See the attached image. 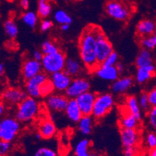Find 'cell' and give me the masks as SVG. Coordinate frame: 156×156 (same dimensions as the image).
<instances>
[{
    "mask_svg": "<svg viewBox=\"0 0 156 156\" xmlns=\"http://www.w3.org/2000/svg\"><path fill=\"white\" fill-rule=\"evenodd\" d=\"M147 156H156V149L154 148V149H150L148 153H147Z\"/></svg>",
    "mask_w": 156,
    "mask_h": 156,
    "instance_id": "cell-49",
    "label": "cell"
},
{
    "mask_svg": "<svg viewBox=\"0 0 156 156\" xmlns=\"http://www.w3.org/2000/svg\"><path fill=\"white\" fill-rule=\"evenodd\" d=\"M53 22L51 20H48V18L43 19L40 24V30L41 32H47V31L50 30L53 27Z\"/></svg>",
    "mask_w": 156,
    "mask_h": 156,
    "instance_id": "cell-40",
    "label": "cell"
},
{
    "mask_svg": "<svg viewBox=\"0 0 156 156\" xmlns=\"http://www.w3.org/2000/svg\"><path fill=\"white\" fill-rule=\"evenodd\" d=\"M154 74H155V66L154 64L146 67L137 68L135 75V80L138 84H144L154 77Z\"/></svg>",
    "mask_w": 156,
    "mask_h": 156,
    "instance_id": "cell-20",
    "label": "cell"
},
{
    "mask_svg": "<svg viewBox=\"0 0 156 156\" xmlns=\"http://www.w3.org/2000/svg\"><path fill=\"white\" fill-rule=\"evenodd\" d=\"M118 54L117 52L113 51L105 59V61L102 64H103L105 65H109V66H115L116 64L118 62Z\"/></svg>",
    "mask_w": 156,
    "mask_h": 156,
    "instance_id": "cell-39",
    "label": "cell"
},
{
    "mask_svg": "<svg viewBox=\"0 0 156 156\" xmlns=\"http://www.w3.org/2000/svg\"><path fill=\"white\" fill-rule=\"evenodd\" d=\"M54 91H55V89H54L53 85H52L50 79H48V80L45 81L40 88L41 97H48L50 95H51L52 93H54Z\"/></svg>",
    "mask_w": 156,
    "mask_h": 156,
    "instance_id": "cell-34",
    "label": "cell"
},
{
    "mask_svg": "<svg viewBox=\"0 0 156 156\" xmlns=\"http://www.w3.org/2000/svg\"><path fill=\"white\" fill-rule=\"evenodd\" d=\"M37 132L41 134V138L51 139L56 134L57 127L53 120L45 117L39 122L37 125Z\"/></svg>",
    "mask_w": 156,
    "mask_h": 156,
    "instance_id": "cell-17",
    "label": "cell"
},
{
    "mask_svg": "<svg viewBox=\"0 0 156 156\" xmlns=\"http://www.w3.org/2000/svg\"><path fill=\"white\" fill-rule=\"evenodd\" d=\"M66 58H67L65 54L60 50L55 53L44 55L41 62L42 70L48 75H52L55 72L63 71Z\"/></svg>",
    "mask_w": 156,
    "mask_h": 156,
    "instance_id": "cell-4",
    "label": "cell"
},
{
    "mask_svg": "<svg viewBox=\"0 0 156 156\" xmlns=\"http://www.w3.org/2000/svg\"><path fill=\"white\" fill-rule=\"evenodd\" d=\"M20 130V123L14 117H3L0 120V141L12 142Z\"/></svg>",
    "mask_w": 156,
    "mask_h": 156,
    "instance_id": "cell-5",
    "label": "cell"
},
{
    "mask_svg": "<svg viewBox=\"0 0 156 156\" xmlns=\"http://www.w3.org/2000/svg\"><path fill=\"white\" fill-rule=\"evenodd\" d=\"M77 124L79 131L84 135L87 136L92 133L94 119L92 116H83Z\"/></svg>",
    "mask_w": 156,
    "mask_h": 156,
    "instance_id": "cell-27",
    "label": "cell"
},
{
    "mask_svg": "<svg viewBox=\"0 0 156 156\" xmlns=\"http://www.w3.org/2000/svg\"><path fill=\"white\" fill-rule=\"evenodd\" d=\"M27 96L26 92L19 88H8L2 93V99L7 103L18 104Z\"/></svg>",
    "mask_w": 156,
    "mask_h": 156,
    "instance_id": "cell-16",
    "label": "cell"
},
{
    "mask_svg": "<svg viewBox=\"0 0 156 156\" xmlns=\"http://www.w3.org/2000/svg\"><path fill=\"white\" fill-rule=\"evenodd\" d=\"M106 14L118 21H126L130 16V10L128 7L118 0H109L105 5Z\"/></svg>",
    "mask_w": 156,
    "mask_h": 156,
    "instance_id": "cell-7",
    "label": "cell"
},
{
    "mask_svg": "<svg viewBox=\"0 0 156 156\" xmlns=\"http://www.w3.org/2000/svg\"><path fill=\"white\" fill-rule=\"evenodd\" d=\"M35 137H36V139H37V140H40V139H41V134H39V133H37L36 134H35Z\"/></svg>",
    "mask_w": 156,
    "mask_h": 156,
    "instance_id": "cell-51",
    "label": "cell"
},
{
    "mask_svg": "<svg viewBox=\"0 0 156 156\" xmlns=\"http://www.w3.org/2000/svg\"><path fill=\"white\" fill-rule=\"evenodd\" d=\"M0 156H5V155H3V154H0Z\"/></svg>",
    "mask_w": 156,
    "mask_h": 156,
    "instance_id": "cell-53",
    "label": "cell"
},
{
    "mask_svg": "<svg viewBox=\"0 0 156 156\" xmlns=\"http://www.w3.org/2000/svg\"><path fill=\"white\" fill-rule=\"evenodd\" d=\"M147 120L150 127L153 129L156 128V106L151 107L147 111Z\"/></svg>",
    "mask_w": 156,
    "mask_h": 156,
    "instance_id": "cell-38",
    "label": "cell"
},
{
    "mask_svg": "<svg viewBox=\"0 0 156 156\" xmlns=\"http://www.w3.org/2000/svg\"><path fill=\"white\" fill-rule=\"evenodd\" d=\"M91 87L90 83L84 77H76L72 79L69 87L65 90V96L70 99H76L81 94L89 91Z\"/></svg>",
    "mask_w": 156,
    "mask_h": 156,
    "instance_id": "cell-8",
    "label": "cell"
},
{
    "mask_svg": "<svg viewBox=\"0 0 156 156\" xmlns=\"http://www.w3.org/2000/svg\"><path fill=\"white\" fill-rule=\"evenodd\" d=\"M52 6L48 0H38L37 16L41 19H47L51 14Z\"/></svg>",
    "mask_w": 156,
    "mask_h": 156,
    "instance_id": "cell-28",
    "label": "cell"
},
{
    "mask_svg": "<svg viewBox=\"0 0 156 156\" xmlns=\"http://www.w3.org/2000/svg\"><path fill=\"white\" fill-rule=\"evenodd\" d=\"M3 28L5 34L11 39H15L19 33L17 24L12 19H8L3 24Z\"/></svg>",
    "mask_w": 156,
    "mask_h": 156,
    "instance_id": "cell-29",
    "label": "cell"
},
{
    "mask_svg": "<svg viewBox=\"0 0 156 156\" xmlns=\"http://www.w3.org/2000/svg\"><path fill=\"white\" fill-rule=\"evenodd\" d=\"M154 63L153 55L151 51L146 49H141L137 54V56L135 60V65L137 68H143L151 65Z\"/></svg>",
    "mask_w": 156,
    "mask_h": 156,
    "instance_id": "cell-26",
    "label": "cell"
},
{
    "mask_svg": "<svg viewBox=\"0 0 156 156\" xmlns=\"http://www.w3.org/2000/svg\"><path fill=\"white\" fill-rule=\"evenodd\" d=\"M42 72L41 63L33 58H27L23 62L21 74L25 81L31 79Z\"/></svg>",
    "mask_w": 156,
    "mask_h": 156,
    "instance_id": "cell-12",
    "label": "cell"
},
{
    "mask_svg": "<svg viewBox=\"0 0 156 156\" xmlns=\"http://www.w3.org/2000/svg\"><path fill=\"white\" fill-rule=\"evenodd\" d=\"M147 100L151 107H154L156 106V89H151L148 93H147Z\"/></svg>",
    "mask_w": 156,
    "mask_h": 156,
    "instance_id": "cell-42",
    "label": "cell"
},
{
    "mask_svg": "<svg viewBox=\"0 0 156 156\" xmlns=\"http://www.w3.org/2000/svg\"><path fill=\"white\" fill-rule=\"evenodd\" d=\"M136 31L140 37L153 35L155 32V23L150 19H144L137 23Z\"/></svg>",
    "mask_w": 156,
    "mask_h": 156,
    "instance_id": "cell-22",
    "label": "cell"
},
{
    "mask_svg": "<svg viewBox=\"0 0 156 156\" xmlns=\"http://www.w3.org/2000/svg\"><path fill=\"white\" fill-rule=\"evenodd\" d=\"M75 1H77V2H80V1H83V0H75Z\"/></svg>",
    "mask_w": 156,
    "mask_h": 156,
    "instance_id": "cell-52",
    "label": "cell"
},
{
    "mask_svg": "<svg viewBox=\"0 0 156 156\" xmlns=\"http://www.w3.org/2000/svg\"><path fill=\"white\" fill-rule=\"evenodd\" d=\"M123 153H124V156H137V147H124V151H123Z\"/></svg>",
    "mask_w": 156,
    "mask_h": 156,
    "instance_id": "cell-43",
    "label": "cell"
},
{
    "mask_svg": "<svg viewBox=\"0 0 156 156\" xmlns=\"http://www.w3.org/2000/svg\"><path fill=\"white\" fill-rule=\"evenodd\" d=\"M69 98L61 93H52L47 97L46 105L48 108L55 113L65 112L69 103Z\"/></svg>",
    "mask_w": 156,
    "mask_h": 156,
    "instance_id": "cell-11",
    "label": "cell"
},
{
    "mask_svg": "<svg viewBox=\"0 0 156 156\" xmlns=\"http://www.w3.org/2000/svg\"><path fill=\"white\" fill-rule=\"evenodd\" d=\"M70 24H62L61 25V30L63 31H68L69 30Z\"/></svg>",
    "mask_w": 156,
    "mask_h": 156,
    "instance_id": "cell-48",
    "label": "cell"
},
{
    "mask_svg": "<svg viewBox=\"0 0 156 156\" xmlns=\"http://www.w3.org/2000/svg\"><path fill=\"white\" fill-rule=\"evenodd\" d=\"M4 113H5V105L3 103H0V120L3 118Z\"/></svg>",
    "mask_w": 156,
    "mask_h": 156,
    "instance_id": "cell-47",
    "label": "cell"
},
{
    "mask_svg": "<svg viewBox=\"0 0 156 156\" xmlns=\"http://www.w3.org/2000/svg\"><path fill=\"white\" fill-rule=\"evenodd\" d=\"M125 107L131 114H133L139 121L142 118V113L138 104V100L135 96H128L125 99Z\"/></svg>",
    "mask_w": 156,
    "mask_h": 156,
    "instance_id": "cell-25",
    "label": "cell"
},
{
    "mask_svg": "<svg viewBox=\"0 0 156 156\" xmlns=\"http://www.w3.org/2000/svg\"><path fill=\"white\" fill-rule=\"evenodd\" d=\"M120 128L128 129H138L140 121L131 114L124 106V109L121 110L120 117L119 120Z\"/></svg>",
    "mask_w": 156,
    "mask_h": 156,
    "instance_id": "cell-19",
    "label": "cell"
},
{
    "mask_svg": "<svg viewBox=\"0 0 156 156\" xmlns=\"http://www.w3.org/2000/svg\"><path fill=\"white\" fill-rule=\"evenodd\" d=\"M65 113L68 118L73 123H78L81 117H83L77 102L75 99L69 100V103L65 110Z\"/></svg>",
    "mask_w": 156,
    "mask_h": 156,
    "instance_id": "cell-23",
    "label": "cell"
},
{
    "mask_svg": "<svg viewBox=\"0 0 156 156\" xmlns=\"http://www.w3.org/2000/svg\"><path fill=\"white\" fill-rule=\"evenodd\" d=\"M115 68L117 69V72H118L119 74L123 73V72H124V66L123 65V64L120 63V62H117V63L116 64V65H115Z\"/></svg>",
    "mask_w": 156,
    "mask_h": 156,
    "instance_id": "cell-46",
    "label": "cell"
},
{
    "mask_svg": "<svg viewBox=\"0 0 156 156\" xmlns=\"http://www.w3.org/2000/svg\"><path fill=\"white\" fill-rule=\"evenodd\" d=\"M134 80L130 76L118 78L111 85L112 93L116 95H121L127 93L132 87Z\"/></svg>",
    "mask_w": 156,
    "mask_h": 156,
    "instance_id": "cell-18",
    "label": "cell"
},
{
    "mask_svg": "<svg viewBox=\"0 0 156 156\" xmlns=\"http://www.w3.org/2000/svg\"><path fill=\"white\" fill-rule=\"evenodd\" d=\"M43 57L44 55L41 51V50H35L34 53H33V59H34V60L37 61V62H41Z\"/></svg>",
    "mask_w": 156,
    "mask_h": 156,
    "instance_id": "cell-44",
    "label": "cell"
},
{
    "mask_svg": "<svg viewBox=\"0 0 156 156\" xmlns=\"http://www.w3.org/2000/svg\"><path fill=\"white\" fill-rule=\"evenodd\" d=\"M20 5L23 9L27 10L30 7V1L29 0H20Z\"/></svg>",
    "mask_w": 156,
    "mask_h": 156,
    "instance_id": "cell-45",
    "label": "cell"
},
{
    "mask_svg": "<svg viewBox=\"0 0 156 156\" xmlns=\"http://www.w3.org/2000/svg\"><path fill=\"white\" fill-rule=\"evenodd\" d=\"M120 140L124 147H137L140 142L138 129L120 128Z\"/></svg>",
    "mask_w": 156,
    "mask_h": 156,
    "instance_id": "cell-13",
    "label": "cell"
},
{
    "mask_svg": "<svg viewBox=\"0 0 156 156\" xmlns=\"http://www.w3.org/2000/svg\"><path fill=\"white\" fill-rule=\"evenodd\" d=\"M145 144L150 149H154L156 147V134L154 132H149L145 138Z\"/></svg>",
    "mask_w": 156,
    "mask_h": 156,
    "instance_id": "cell-37",
    "label": "cell"
},
{
    "mask_svg": "<svg viewBox=\"0 0 156 156\" xmlns=\"http://www.w3.org/2000/svg\"><path fill=\"white\" fill-rule=\"evenodd\" d=\"M49 79L51 82L55 90L59 93H65L72 82V77L64 70L51 75V78Z\"/></svg>",
    "mask_w": 156,
    "mask_h": 156,
    "instance_id": "cell-14",
    "label": "cell"
},
{
    "mask_svg": "<svg viewBox=\"0 0 156 156\" xmlns=\"http://www.w3.org/2000/svg\"><path fill=\"white\" fill-rule=\"evenodd\" d=\"M83 70V66L80 61L74 58H69L65 61L64 71L71 77H79Z\"/></svg>",
    "mask_w": 156,
    "mask_h": 156,
    "instance_id": "cell-21",
    "label": "cell"
},
{
    "mask_svg": "<svg viewBox=\"0 0 156 156\" xmlns=\"http://www.w3.org/2000/svg\"><path fill=\"white\" fill-rule=\"evenodd\" d=\"M96 96V93L88 91L75 99L77 102L83 116H91Z\"/></svg>",
    "mask_w": 156,
    "mask_h": 156,
    "instance_id": "cell-10",
    "label": "cell"
},
{
    "mask_svg": "<svg viewBox=\"0 0 156 156\" xmlns=\"http://www.w3.org/2000/svg\"><path fill=\"white\" fill-rule=\"evenodd\" d=\"M21 19H22L23 23L31 29L36 27L37 24L38 23L37 14L36 12H33V11H27L24 13H23Z\"/></svg>",
    "mask_w": 156,
    "mask_h": 156,
    "instance_id": "cell-30",
    "label": "cell"
},
{
    "mask_svg": "<svg viewBox=\"0 0 156 156\" xmlns=\"http://www.w3.org/2000/svg\"><path fill=\"white\" fill-rule=\"evenodd\" d=\"M54 19L59 24H71L72 23V19L71 16L67 12L59 9L57 10L54 14Z\"/></svg>",
    "mask_w": 156,
    "mask_h": 156,
    "instance_id": "cell-31",
    "label": "cell"
},
{
    "mask_svg": "<svg viewBox=\"0 0 156 156\" xmlns=\"http://www.w3.org/2000/svg\"><path fill=\"white\" fill-rule=\"evenodd\" d=\"M11 148H12L11 142L0 141V154H3V155H6L10 151Z\"/></svg>",
    "mask_w": 156,
    "mask_h": 156,
    "instance_id": "cell-41",
    "label": "cell"
},
{
    "mask_svg": "<svg viewBox=\"0 0 156 156\" xmlns=\"http://www.w3.org/2000/svg\"><path fill=\"white\" fill-rule=\"evenodd\" d=\"M137 100H138L139 106H140V108H141V110L148 111L149 109L151 108L149 103H148V100H147V93H141V95L139 96V99H137Z\"/></svg>",
    "mask_w": 156,
    "mask_h": 156,
    "instance_id": "cell-36",
    "label": "cell"
},
{
    "mask_svg": "<svg viewBox=\"0 0 156 156\" xmlns=\"http://www.w3.org/2000/svg\"><path fill=\"white\" fill-rule=\"evenodd\" d=\"M96 56L99 65L103 63L105 59L113 51L111 42L105 35L101 28L96 26Z\"/></svg>",
    "mask_w": 156,
    "mask_h": 156,
    "instance_id": "cell-6",
    "label": "cell"
},
{
    "mask_svg": "<svg viewBox=\"0 0 156 156\" xmlns=\"http://www.w3.org/2000/svg\"><path fill=\"white\" fill-rule=\"evenodd\" d=\"M76 156H100L91 151V141L87 138H83L76 144L75 147Z\"/></svg>",
    "mask_w": 156,
    "mask_h": 156,
    "instance_id": "cell-24",
    "label": "cell"
},
{
    "mask_svg": "<svg viewBox=\"0 0 156 156\" xmlns=\"http://www.w3.org/2000/svg\"><path fill=\"white\" fill-rule=\"evenodd\" d=\"M96 26L89 25L85 28L79 39V52L85 69L93 73L99 66L96 56Z\"/></svg>",
    "mask_w": 156,
    "mask_h": 156,
    "instance_id": "cell-1",
    "label": "cell"
},
{
    "mask_svg": "<svg viewBox=\"0 0 156 156\" xmlns=\"http://www.w3.org/2000/svg\"><path fill=\"white\" fill-rule=\"evenodd\" d=\"M65 1H66V2H69V0H65Z\"/></svg>",
    "mask_w": 156,
    "mask_h": 156,
    "instance_id": "cell-54",
    "label": "cell"
},
{
    "mask_svg": "<svg viewBox=\"0 0 156 156\" xmlns=\"http://www.w3.org/2000/svg\"><path fill=\"white\" fill-rule=\"evenodd\" d=\"M34 156H58L56 151L48 147H41L35 151Z\"/></svg>",
    "mask_w": 156,
    "mask_h": 156,
    "instance_id": "cell-35",
    "label": "cell"
},
{
    "mask_svg": "<svg viewBox=\"0 0 156 156\" xmlns=\"http://www.w3.org/2000/svg\"><path fill=\"white\" fill-rule=\"evenodd\" d=\"M40 110L37 99L27 96L17 104L16 119L20 123H28L35 119Z\"/></svg>",
    "mask_w": 156,
    "mask_h": 156,
    "instance_id": "cell-2",
    "label": "cell"
},
{
    "mask_svg": "<svg viewBox=\"0 0 156 156\" xmlns=\"http://www.w3.org/2000/svg\"><path fill=\"white\" fill-rule=\"evenodd\" d=\"M114 104V98L111 93H104L96 94L91 116L96 120H102L110 113Z\"/></svg>",
    "mask_w": 156,
    "mask_h": 156,
    "instance_id": "cell-3",
    "label": "cell"
},
{
    "mask_svg": "<svg viewBox=\"0 0 156 156\" xmlns=\"http://www.w3.org/2000/svg\"><path fill=\"white\" fill-rule=\"evenodd\" d=\"M48 79V77L47 74L41 72L31 79L27 80L25 83V92L27 96L34 99H39L41 97L40 88Z\"/></svg>",
    "mask_w": 156,
    "mask_h": 156,
    "instance_id": "cell-9",
    "label": "cell"
},
{
    "mask_svg": "<svg viewBox=\"0 0 156 156\" xmlns=\"http://www.w3.org/2000/svg\"><path fill=\"white\" fill-rule=\"evenodd\" d=\"M93 73L96 74L98 78L106 82H114L120 76L115 66H109L103 64H100Z\"/></svg>",
    "mask_w": 156,
    "mask_h": 156,
    "instance_id": "cell-15",
    "label": "cell"
},
{
    "mask_svg": "<svg viewBox=\"0 0 156 156\" xmlns=\"http://www.w3.org/2000/svg\"><path fill=\"white\" fill-rule=\"evenodd\" d=\"M5 72V67H4V65L2 63H0V76H2Z\"/></svg>",
    "mask_w": 156,
    "mask_h": 156,
    "instance_id": "cell-50",
    "label": "cell"
},
{
    "mask_svg": "<svg viewBox=\"0 0 156 156\" xmlns=\"http://www.w3.org/2000/svg\"><path fill=\"white\" fill-rule=\"evenodd\" d=\"M140 44L144 49L148 51L154 50L156 47V36L155 34L141 37Z\"/></svg>",
    "mask_w": 156,
    "mask_h": 156,
    "instance_id": "cell-32",
    "label": "cell"
},
{
    "mask_svg": "<svg viewBox=\"0 0 156 156\" xmlns=\"http://www.w3.org/2000/svg\"><path fill=\"white\" fill-rule=\"evenodd\" d=\"M59 50L60 49L58 45L51 41H45L41 44V51L44 55L55 53Z\"/></svg>",
    "mask_w": 156,
    "mask_h": 156,
    "instance_id": "cell-33",
    "label": "cell"
}]
</instances>
